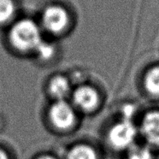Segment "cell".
<instances>
[{
  "label": "cell",
  "mask_w": 159,
  "mask_h": 159,
  "mask_svg": "<svg viewBox=\"0 0 159 159\" xmlns=\"http://www.w3.org/2000/svg\"><path fill=\"white\" fill-rule=\"evenodd\" d=\"M104 145L112 153L122 156L139 141L137 122L131 117H121L106 128L104 135Z\"/></svg>",
  "instance_id": "6da1fadb"
},
{
  "label": "cell",
  "mask_w": 159,
  "mask_h": 159,
  "mask_svg": "<svg viewBox=\"0 0 159 159\" xmlns=\"http://www.w3.org/2000/svg\"><path fill=\"white\" fill-rule=\"evenodd\" d=\"M8 39L14 50L20 53H34L44 39L39 22L32 18L15 21L9 28Z\"/></svg>",
  "instance_id": "7a4b0ae2"
},
{
  "label": "cell",
  "mask_w": 159,
  "mask_h": 159,
  "mask_svg": "<svg viewBox=\"0 0 159 159\" xmlns=\"http://www.w3.org/2000/svg\"><path fill=\"white\" fill-rule=\"evenodd\" d=\"M69 101L79 113H96L103 105V96L99 90L89 84H82L73 89Z\"/></svg>",
  "instance_id": "3957f363"
},
{
  "label": "cell",
  "mask_w": 159,
  "mask_h": 159,
  "mask_svg": "<svg viewBox=\"0 0 159 159\" xmlns=\"http://www.w3.org/2000/svg\"><path fill=\"white\" fill-rule=\"evenodd\" d=\"M78 114L69 100L53 101L48 108L47 117L53 128L65 132L75 128L78 121Z\"/></svg>",
  "instance_id": "277c9868"
},
{
  "label": "cell",
  "mask_w": 159,
  "mask_h": 159,
  "mask_svg": "<svg viewBox=\"0 0 159 159\" xmlns=\"http://www.w3.org/2000/svg\"><path fill=\"white\" fill-rule=\"evenodd\" d=\"M70 22L68 10L61 4H49L40 14L39 25L42 31L52 35H59L66 31Z\"/></svg>",
  "instance_id": "5b68a950"
},
{
  "label": "cell",
  "mask_w": 159,
  "mask_h": 159,
  "mask_svg": "<svg viewBox=\"0 0 159 159\" xmlns=\"http://www.w3.org/2000/svg\"><path fill=\"white\" fill-rule=\"evenodd\" d=\"M137 125L139 140L159 154V109L145 111Z\"/></svg>",
  "instance_id": "8992f818"
},
{
  "label": "cell",
  "mask_w": 159,
  "mask_h": 159,
  "mask_svg": "<svg viewBox=\"0 0 159 159\" xmlns=\"http://www.w3.org/2000/svg\"><path fill=\"white\" fill-rule=\"evenodd\" d=\"M73 89L71 81L63 75H53L47 83V92L53 101L69 100Z\"/></svg>",
  "instance_id": "52a82bcc"
},
{
  "label": "cell",
  "mask_w": 159,
  "mask_h": 159,
  "mask_svg": "<svg viewBox=\"0 0 159 159\" xmlns=\"http://www.w3.org/2000/svg\"><path fill=\"white\" fill-rule=\"evenodd\" d=\"M142 89L145 96L152 100L159 99V63L145 70L142 78Z\"/></svg>",
  "instance_id": "ba28073f"
},
{
  "label": "cell",
  "mask_w": 159,
  "mask_h": 159,
  "mask_svg": "<svg viewBox=\"0 0 159 159\" xmlns=\"http://www.w3.org/2000/svg\"><path fill=\"white\" fill-rule=\"evenodd\" d=\"M64 159H103L101 152L87 142H79L71 145Z\"/></svg>",
  "instance_id": "9c48e42d"
},
{
  "label": "cell",
  "mask_w": 159,
  "mask_h": 159,
  "mask_svg": "<svg viewBox=\"0 0 159 159\" xmlns=\"http://www.w3.org/2000/svg\"><path fill=\"white\" fill-rule=\"evenodd\" d=\"M158 155L157 152L139 140L125 152L121 157L122 159H157Z\"/></svg>",
  "instance_id": "30bf717a"
},
{
  "label": "cell",
  "mask_w": 159,
  "mask_h": 159,
  "mask_svg": "<svg viewBox=\"0 0 159 159\" xmlns=\"http://www.w3.org/2000/svg\"><path fill=\"white\" fill-rule=\"evenodd\" d=\"M16 13L15 0H0V26L11 22Z\"/></svg>",
  "instance_id": "8fae6325"
},
{
  "label": "cell",
  "mask_w": 159,
  "mask_h": 159,
  "mask_svg": "<svg viewBox=\"0 0 159 159\" xmlns=\"http://www.w3.org/2000/svg\"><path fill=\"white\" fill-rule=\"evenodd\" d=\"M56 53H57V46L55 44L51 41H46L45 39H43L37 49L35 50L34 54L40 61L47 62V61L52 60L55 57Z\"/></svg>",
  "instance_id": "7c38bea8"
},
{
  "label": "cell",
  "mask_w": 159,
  "mask_h": 159,
  "mask_svg": "<svg viewBox=\"0 0 159 159\" xmlns=\"http://www.w3.org/2000/svg\"><path fill=\"white\" fill-rule=\"evenodd\" d=\"M34 159H58L55 155L51 153H42L40 155L35 157Z\"/></svg>",
  "instance_id": "4fadbf2b"
},
{
  "label": "cell",
  "mask_w": 159,
  "mask_h": 159,
  "mask_svg": "<svg viewBox=\"0 0 159 159\" xmlns=\"http://www.w3.org/2000/svg\"><path fill=\"white\" fill-rule=\"evenodd\" d=\"M0 159H11V157L6 152V150L2 147H0Z\"/></svg>",
  "instance_id": "5bb4252c"
}]
</instances>
